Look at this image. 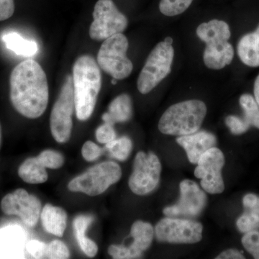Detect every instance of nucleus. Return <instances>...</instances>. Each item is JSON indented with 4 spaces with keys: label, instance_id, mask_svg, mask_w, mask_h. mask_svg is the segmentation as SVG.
<instances>
[{
    "label": "nucleus",
    "instance_id": "obj_1",
    "mask_svg": "<svg viewBox=\"0 0 259 259\" xmlns=\"http://www.w3.org/2000/svg\"><path fill=\"white\" fill-rule=\"evenodd\" d=\"M10 97L20 115L36 119L47 110L49 100L47 74L32 59L22 61L13 69L10 78Z\"/></svg>",
    "mask_w": 259,
    "mask_h": 259
},
{
    "label": "nucleus",
    "instance_id": "obj_2",
    "mask_svg": "<svg viewBox=\"0 0 259 259\" xmlns=\"http://www.w3.org/2000/svg\"><path fill=\"white\" fill-rule=\"evenodd\" d=\"M75 112L78 120L86 121L93 115L102 88L100 66L91 56H80L73 66Z\"/></svg>",
    "mask_w": 259,
    "mask_h": 259
},
{
    "label": "nucleus",
    "instance_id": "obj_3",
    "mask_svg": "<svg viewBox=\"0 0 259 259\" xmlns=\"http://www.w3.org/2000/svg\"><path fill=\"white\" fill-rule=\"evenodd\" d=\"M196 33L206 44L203 60L207 68L220 70L231 64L234 57V49L228 42L231 32L228 23L223 20H212L200 24Z\"/></svg>",
    "mask_w": 259,
    "mask_h": 259
},
{
    "label": "nucleus",
    "instance_id": "obj_4",
    "mask_svg": "<svg viewBox=\"0 0 259 259\" xmlns=\"http://www.w3.org/2000/svg\"><path fill=\"white\" fill-rule=\"evenodd\" d=\"M207 115L204 102L187 100L168 107L160 118L158 129L169 136H187L197 132Z\"/></svg>",
    "mask_w": 259,
    "mask_h": 259
},
{
    "label": "nucleus",
    "instance_id": "obj_5",
    "mask_svg": "<svg viewBox=\"0 0 259 259\" xmlns=\"http://www.w3.org/2000/svg\"><path fill=\"white\" fill-rule=\"evenodd\" d=\"M121 177L122 170L119 164L113 161H104L70 181L68 189L72 192L96 197L117 183Z\"/></svg>",
    "mask_w": 259,
    "mask_h": 259
},
{
    "label": "nucleus",
    "instance_id": "obj_6",
    "mask_svg": "<svg viewBox=\"0 0 259 259\" xmlns=\"http://www.w3.org/2000/svg\"><path fill=\"white\" fill-rule=\"evenodd\" d=\"M128 47V40L122 33L105 39L97 56L100 69L116 80L128 77L134 69L132 61L127 56Z\"/></svg>",
    "mask_w": 259,
    "mask_h": 259
},
{
    "label": "nucleus",
    "instance_id": "obj_7",
    "mask_svg": "<svg viewBox=\"0 0 259 259\" xmlns=\"http://www.w3.org/2000/svg\"><path fill=\"white\" fill-rule=\"evenodd\" d=\"M175 50L164 40L158 42L148 55L137 81L138 90L143 95L152 91L171 73Z\"/></svg>",
    "mask_w": 259,
    "mask_h": 259
},
{
    "label": "nucleus",
    "instance_id": "obj_8",
    "mask_svg": "<svg viewBox=\"0 0 259 259\" xmlns=\"http://www.w3.org/2000/svg\"><path fill=\"white\" fill-rule=\"evenodd\" d=\"M74 111V84L72 76L69 75L51 113V132L56 142L64 144L69 141L72 133V116Z\"/></svg>",
    "mask_w": 259,
    "mask_h": 259
},
{
    "label": "nucleus",
    "instance_id": "obj_9",
    "mask_svg": "<svg viewBox=\"0 0 259 259\" xmlns=\"http://www.w3.org/2000/svg\"><path fill=\"white\" fill-rule=\"evenodd\" d=\"M93 18L89 32L95 40H105L116 34L122 33L128 24L125 15L119 11L112 0H98Z\"/></svg>",
    "mask_w": 259,
    "mask_h": 259
},
{
    "label": "nucleus",
    "instance_id": "obj_10",
    "mask_svg": "<svg viewBox=\"0 0 259 259\" xmlns=\"http://www.w3.org/2000/svg\"><path fill=\"white\" fill-rule=\"evenodd\" d=\"M161 164L159 158L152 152L140 151L136 154L134 170L130 177L131 190L137 195H146L157 187L160 182Z\"/></svg>",
    "mask_w": 259,
    "mask_h": 259
},
{
    "label": "nucleus",
    "instance_id": "obj_11",
    "mask_svg": "<svg viewBox=\"0 0 259 259\" xmlns=\"http://www.w3.org/2000/svg\"><path fill=\"white\" fill-rule=\"evenodd\" d=\"M203 226L191 220L168 217L163 218L155 228V234L158 241L169 243L192 244L202 238Z\"/></svg>",
    "mask_w": 259,
    "mask_h": 259
},
{
    "label": "nucleus",
    "instance_id": "obj_12",
    "mask_svg": "<svg viewBox=\"0 0 259 259\" xmlns=\"http://www.w3.org/2000/svg\"><path fill=\"white\" fill-rule=\"evenodd\" d=\"M1 209L7 215L18 216L27 226L33 228L40 219L42 204L36 196L20 188L3 197Z\"/></svg>",
    "mask_w": 259,
    "mask_h": 259
},
{
    "label": "nucleus",
    "instance_id": "obj_13",
    "mask_svg": "<svg viewBox=\"0 0 259 259\" xmlns=\"http://www.w3.org/2000/svg\"><path fill=\"white\" fill-rule=\"evenodd\" d=\"M194 170V175L201 180L202 189L209 194H221L225 190L222 169L224 154L219 148L213 147L201 156Z\"/></svg>",
    "mask_w": 259,
    "mask_h": 259
},
{
    "label": "nucleus",
    "instance_id": "obj_14",
    "mask_svg": "<svg viewBox=\"0 0 259 259\" xmlns=\"http://www.w3.org/2000/svg\"><path fill=\"white\" fill-rule=\"evenodd\" d=\"M180 198L175 205L163 209V214L171 218H195L207 204V196L192 180L182 181L180 185Z\"/></svg>",
    "mask_w": 259,
    "mask_h": 259
},
{
    "label": "nucleus",
    "instance_id": "obj_15",
    "mask_svg": "<svg viewBox=\"0 0 259 259\" xmlns=\"http://www.w3.org/2000/svg\"><path fill=\"white\" fill-rule=\"evenodd\" d=\"M177 142L185 150L189 161L197 164L206 151L214 147L217 139L214 135L207 131H197L194 134L179 136Z\"/></svg>",
    "mask_w": 259,
    "mask_h": 259
},
{
    "label": "nucleus",
    "instance_id": "obj_16",
    "mask_svg": "<svg viewBox=\"0 0 259 259\" xmlns=\"http://www.w3.org/2000/svg\"><path fill=\"white\" fill-rule=\"evenodd\" d=\"M40 221L44 229L54 236L63 237L67 225V214L60 207L47 204L42 208Z\"/></svg>",
    "mask_w": 259,
    "mask_h": 259
},
{
    "label": "nucleus",
    "instance_id": "obj_17",
    "mask_svg": "<svg viewBox=\"0 0 259 259\" xmlns=\"http://www.w3.org/2000/svg\"><path fill=\"white\" fill-rule=\"evenodd\" d=\"M133 116V103L131 97L122 94L115 97L110 104L108 111L102 115L104 122L115 125L116 123L125 122Z\"/></svg>",
    "mask_w": 259,
    "mask_h": 259
},
{
    "label": "nucleus",
    "instance_id": "obj_18",
    "mask_svg": "<svg viewBox=\"0 0 259 259\" xmlns=\"http://www.w3.org/2000/svg\"><path fill=\"white\" fill-rule=\"evenodd\" d=\"M237 51L243 64L250 67H258L259 25L255 31L245 34L240 39Z\"/></svg>",
    "mask_w": 259,
    "mask_h": 259
},
{
    "label": "nucleus",
    "instance_id": "obj_19",
    "mask_svg": "<svg viewBox=\"0 0 259 259\" xmlns=\"http://www.w3.org/2000/svg\"><path fill=\"white\" fill-rule=\"evenodd\" d=\"M154 234V229L150 223L138 221L133 224L131 235L134 241L129 247L136 258H140L143 253L149 248Z\"/></svg>",
    "mask_w": 259,
    "mask_h": 259
},
{
    "label": "nucleus",
    "instance_id": "obj_20",
    "mask_svg": "<svg viewBox=\"0 0 259 259\" xmlns=\"http://www.w3.org/2000/svg\"><path fill=\"white\" fill-rule=\"evenodd\" d=\"M94 218L92 215L77 216L73 222L74 231L79 248L88 256L95 257L98 252V246L95 242L87 237V231L93 223Z\"/></svg>",
    "mask_w": 259,
    "mask_h": 259
},
{
    "label": "nucleus",
    "instance_id": "obj_21",
    "mask_svg": "<svg viewBox=\"0 0 259 259\" xmlns=\"http://www.w3.org/2000/svg\"><path fill=\"white\" fill-rule=\"evenodd\" d=\"M18 175L24 182L32 185L45 183L49 179L47 168L37 156L25 160L19 167Z\"/></svg>",
    "mask_w": 259,
    "mask_h": 259
},
{
    "label": "nucleus",
    "instance_id": "obj_22",
    "mask_svg": "<svg viewBox=\"0 0 259 259\" xmlns=\"http://www.w3.org/2000/svg\"><path fill=\"white\" fill-rule=\"evenodd\" d=\"M2 38L7 49L13 51L17 55L31 57L38 51L36 42L24 38L18 32H8L3 35Z\"/></svg>",
    "mask_w": 259,
    "mask_h": 259
},
{
    "label": "nucleus",
    "instance_id": "obj_23",
    "mask_svg": "<svg viewBox=\"0 0 259 259\" xmlns=\"http://www.w3.org/2000/svg\"><path fill=\"white\" fill-rule=\"evenodd\" d=\"M240 105L244 112L243 120L248 125L259 129V105L254 97L248 94L241 95Z\"/></svg>",
    "mask_w": 259,
    "mask_h": 259
},
{
    "label": "nucleus",
    "instance_id": "obj_24",
    "mask_svg": "<svg viewBox=\"0 0 259 259\" xmlns=\"http://www.w3.org/2000/svg\"><path fill=\"white\" fill-rule=\"evenodd\" d=\"M105 148L112 158L123 161L127 159L132 152L133 143L127 136H122L120 139H116L105 145Z\"/></svg>",
    "mask_w": 259,
    "mask_h": 259
},
{
    "label": "nucleus",
    "instance_id": "obj_25",
    "mask_svg": "<svg viewBox=\"0 0 259 259\" xmlns=\"http://www.w3.org/2000/svg\"><path fill=\"white\" fill-rule=\"evenodd\" d=\"M192 2L193 0H161L160 12L166 16H177L188 9Z\"/></svg>",
    "mask_w": 259,
    "mask_h": 259
},
{
    "label": "nucleus",
    "instance_id": "obj_26",
    "mask_svg": "<svg viewBox=\"0 0 259 259\" xmlns=\"http://www.w3.org/2000/svg\"><path fill=\"white\" fill-rule=\"evenodd\" d=\"M37 158L46 168L50 169H59L64 163V156L54 150H45Z\"/></svg>",
    "mask_w": 259,
    "mask_h": 259
},
{
    "label": "nucleus",
    "instance_id": "obj_27",
    "mask_svg": "<svg viewBox=\"0 0 259 259\" xmlns=\"http://www.w3.org/2000/svg\"><path fill=\"white\" fill-rule=\"evenodd\" d=\"M238 229L241 233L255 231L259 228V214L254 211L249 210L242 214L236 222Z\"/></svg>",
    "mask_w": 259,
    "mask_h": 259
},
{
    "label": "nucleus",
    "instance_id": "obj_28",
    "mask_svg": "<svg viewBox=\"0 0 259 259\" xmlns=\"http://www.w3.org/2000/svg\"><path fill=\"white\" fill-rule=\"evenodd\" d=\"M46 257L51 259H66L70 257V251L67 245L60 240L48 243Z\"/></svg>",
    "mask_w": 259,
    "mask_h": 259
},
{
    "label": "nucleus",
    "instance_id": "obj_29",
    "mask_svg": "<svg viewBox=\"0 0 259 259\" xmlns=\"http://www.w3.org/2000/svg\"><path fill=\"white\" fill-rule=\"evenodd\" d=\"M245 249L253 255V258L259 259V232L252 231L245 233L241 240Z\"/></svg>",
    "mask_w": 259,
    "mask_h": 259
},
{
    "label": "nucleus",
    "instance_id": "obj_30",
    "mask_svg": "<svg viewBox=\"0 0 259 259\" xmlns=\"http://www.w3.org/2000/svg\"><path fill=\"white\" fill-rule=\"evenodd\" d=\"M95 136L99 143L105 145L112 142L117 137L114 125L106 122H104V124L97 127Z\"/></svg>",
    "mask_w": 259,
    "mask_h": 259
},
{
    "label": "nucleus",
    "instance_id": "obj_31",
    "mask_svg": "<svg viewBox=\"0 0 259 259\" xmlns=\"http://www.w3.org/2000/svg\"><path fill=\"white\" fill-rule=\"evenodd\" d=\"M226 124L232 134L236 136L244 134L250 127L243 118L236 115L228 116L226 118Z\"/></svg>",
    "mask_w": 259,
    "mask_h": 259
},
{
    "label": "nucleus",
    "instance_id": "obj_32",
    "mask_svg": "<svg viewBox=\"0 0 259 259\" xmlns=\"http://www.w3.org/2000/svg\"><path fill=\"white\" fill-rule=\"evenodd\" d=\"M102 153L103 150L91 141H86L81 148L83 158L89 162L96 161L102 156Z\"/></svg>",
    "mask_w": 259,
    "mask_h": 259
},
{
    "label": "nucleus",
    "instance_id": "obj_33",
    "mask_svg": "<svg viewBox=\"0 0 259 259\" xmlns=\"http://www.w3.org/2000/svg\"><path fill=\"white\" fill-rule=\"evenodd\" d=\"M47 247V243L35 239L29 241L26 245L29 254L35 258H46Z\"/></svg>",
    "mask_w": 259,
    "mask_h": 259
},
{
    "label": "nucleus",
    "instance_id": "obj_34",
    "mask_svg": "<svg viewBox=\"0 0 259 259\" xmlns=\"http://www.w3.org/2000/svg\"><path fill=\"white\" fill-rule=\"evenodd\" d=\"M109 254L115 259L136 258L130 247L112 245L108 248Z\"/></svg>",
    "mask_w": 259,
    "mask_h": 259
},
{
    "label": "nucleus",
    "instance_id": "obj_35",
    "mask_svg": "<svg viewBox=\"0 0 259 259\" xmlns=\"http://www.w3.org/2000/svg\"><path fill=\"white\" fill-rule=\"evenodd\" d=\"M14 12V0H0V21L11 18Z\"/></svg>",
    "mask_w": 259,
    "mask_h": 259
},
{
    "label": "nucleus",
    "instance_id": "obj_36",
    "mask_svg": "<svg viewBox=\"0 0 259 259\" xmlns=\"http://www.w3.org/2000/svg\"><path fill=\"white\" fill-rule=\"evenodd\" d=\"M216 259H244L245 257L241 252L235 249H228L218 255Z\"/></svg>",
    "mask_w": 259,
    "mask_h": 259
},
{
    "label": "nucleus",
    "instance_id": "obj_37",
    "mask_svg": "<svg viewBox=\"0 0 259 259\" xmlns=\"http://www.w3.org/2000/svg\"><path fill=\"white\" fill-rule=\"evenodd\" d=\"M258 197L254 194H248L243 199V206L248 209H253L258 202Z\"/></svg>",
    "mask_w": 259,
    "mask_h": 259
},
{
    "label": "nucleus",
    "instance_id": "obj_38",
    "mask_svg": "<svg viewBox=\"0 0 259 259\" xmlns=\"http://www.w3.org/2000/svg\"><path fill=\"white\" fill-rule=\"evenodd\" d=\"M253 93H254L255 101L257 102V103H258V105H259V74L255 80Z\"/></svg>",
    "mask_w": 259,
    "mask_h": 259
},
{
    "label": "nucleus",
    "instance_id": "obj_39",
    "mask_svg": "<svg viewBox=\"0 0 259 259\" xmlns=\"http://www.w3.org/2000/svg\"><path fill=\"white\" fill-rule=\"evenodd\" d=\"M249 210L254 211V212L258 213L259 214V197L258 202H257L256 205H255L253 209H249Z\"/></svg>",
    "mask_w": 259,
    "mask_h": 259
},
{
    "label": "nucleus",
    "instance_id": "obj_40",
    "mask_svg": "<svg viewBox=\"0 0 259 259\" xmlns=\"http://www.w3.org/2000/svg\"><path fill=\"white\" fill-rule=\"evenodd\" d=\"M164 41L166 42L167 44L172 45V44H173V39H172L171 37H166V38L164 39Z\"/></svg>",
    "mask_w": 259,
    "mask_h": 259
},
{
    "label": "nucleus",
    "instance_id": "obj_41",
    "mask_svg": "<svg viewBox=\"0 0 259 259\" xmlns=\"http://www.w3.org/2000/svg\"><path fill=\"white\" fill-rule=\"evenodd\" d=\"M112 84H116V83H117V82H116V79H112Z\"/></svg>",
    "mask_w": 259,
    "mask_h": 259
},
{
    "label": "nucleus",
    "instance_id": "obj_42",
    "mask_svg": "<svg viewBox=\"0 0 259 259\" xmlns=\"http://www.w3.org/2000/svg\"><path fill=\"white\" fill-rule=\"evenodd\" d=\"M0 144H1V127H0Z\"/></svg>",
    "mask_w": 259,
    "mask_h": 259
}]
</instances>
